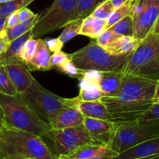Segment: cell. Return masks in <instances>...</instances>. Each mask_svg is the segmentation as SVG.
I'll return each instance as SVG.
<instances>
[{
  "instance_id": "6da1fadb",
  "label": "cell",
  "mask_w": 159,
  "mask_h": 159,
  "mask_svg": "<svg viewBox=\"0 0 159 159\" xmlns=\"http://www.w3.org/2000/svg\"><path fill=\"white\" fill-rule=\"evenodd\" d=\"M156 83L138 75H123L119 90L100 99L112 116V122L123 124L137 120L154 103Z\"/></svg>"
},
{
  "instance_id": "7a4b0ae2",
  "label": "cell",
  "mask_w": 159,
  "mask_h": 159,
  "mask_svg": "<svg viewBox=\"0 0 159 159\" xmlns=\"http://www.w3.org/2000/svg\"><path fill=\"white\" fill-rule=\"evenodd\" d=\"M3 159H55L42 138L27 131L0 128Z\"/></svg>"
},
{
  "instance_id": "3957f363",
  "label": "cell",
  "mask_w": 159,
  "mask_h": 159,
  "mask_svg": "<svg viewBox=\"0 0 159 159\" xmlns=\"http://www.w3.org/2000/svg\"><path fill=\"white\" fill-rule=\"evenodd\" d=\"M0 105L4 114L6 127L24 130L41 138L51 130L49 124L31 110L20 93L9 96L0 93Z\"/></svg>"
},
{
  "instance_id": "277c9868",
  "label": "cell",
  "mask_w": 159,
  "mask_h": 159,
  "mask_svg": "<svg viewBox=\"0 0 159 159\" xmlns=\"http://www.w3.org/2000/svg\"><path fill=\"white\" fill-rule=\"evenodd\" d=\"M131 53L116 54L91 41L84 48L70 54V60L81 70L123 73Z\"/></svg>"
},
{
  "instance_id": "5b68a950",
  "label": "cell",
  "mask_w": 159,
  "mask_h": 159,
  "mask_svg": "<svg viewBox=\"0 0 159 159\" xmlns=\"http://www.w3.org/2000/svg\"><path fill=\"white\" fill-rule=\"evenodd\" d=\"M20 95L31 110L49 125L61 110L70 107L66 98L60 97L48 91L36 79Z\"/></svg>"
},
{
  "instance_id": "8992f818",
  "label": "cell",
  "mask_w": 159,
  "mask_h": 159,
  "mask_svg": "<svg viewBox=\"0 0 159 159\" xmlns=\"http://www.w3.org/2000/svg\"><path fill=\"white\" fill-rule=\"evenodd\" d=\"M159 137V120L120 124L109 148L119 154L130 148Z\"/></svg>"
},
{
  "instance_id": "52a82bcc",
  "label": "cell",
  "mask_w": 159,
  "mask_h": 159,
  "mask_svg": "<svg viewBox=\"0 0 159 159\" xmlns=\"http://www.w3.org/2000/svg\"><path fill=\"white\" fill-rule=\"evenodd\" d=\"M43 138L50 141L48 148L55 159L67 155L87 144H98L92 140L84 124L62 129H51Z\"/></svg>"
},
{
  "instance_id": "ba28073f",
  "label": "cell",
  "mask_w": 159,
  "mask_h": 159,
  "mask_svg": "<svg viewBox=\"0 0 159 159\" xmlns=\"http://www.w3.org/2000/svg\"><path fill=\"white\" fill-rule=\"evenodd\" d=\"M76 0H54L51 6L40 14L32 29V37L37 38L63 28L71 21Z\"/></svg>"
},
{
  "instance_id": "9c48e42d",
  "label": "cell",
  "mask_w": 159,
  "mask_h": 159,
  "mask_svg": "<svg viewBox=\"0 0 159 159\" xmlns=\"http://www.w3.org/2000/svg\"><path fill=\"white\" fill-rule=\"evenodd\" d=\"M159 55V34L150 33L132 51L123 75H136L137 71Z\"/></svg>"
},
{
  "instance_id": "30bf717a",
  "label": "cell",
  "mask_w": 159,
  "mask_h": 159,
  "mask_svg": "<svg viewBox=\"0 0 159 159\" xmlns=\"http://www.w3.org/2000/svg\"><path fill=\"white\" fill-rule=\"evenodd\" d=\"M158 15L159 0H144L141 11L132 18L136 40L141 41L151 33Z\"/></svg>"
},
{
  "instance_id": "8fae6325",
  "label": "cell",
  "mask_w": 159,
  "mask_h": 159,
  "mask_svg": "<svg viewBox=\"0 0 159 159\" xmlns=\"http://www.w3.org/2000/svg\"><path fill=\"white\" fill-rule=\"evenodd\" d=\"M84 125L90 138L96 144L109 147L120 124L112 121L85 116Z\"/></svg>"
},
{
  "instance_id": "7c38bea8",
  "label": "cell",
  "mask_w": 159,
  "mask_h": 159,
  "mask_svg": "<svg viewBox=\"0 0 159 159\" xmlns=\"http://www.w3.org/2000/svg\"><path fill=\"white\" fill-rule=\"evenodd\" d=\"M112 159H159V137L130 148Z\"/></svg>"
},
{
  "instance_id": "4fadbf2b",
  "label": "cell",
  "mask_w": 159,
  "mask_h": 159,
  "mask_svg": "<svg viewBox=\"0 0 159 159\" xmlns=\"http://www.w3.org/2000/svg\"><path fill=\"white\" fill-rule=\"evenodd\" d=\"M3 66L11 82L20 94L24 93L35 79L25 62L9 64Z\"/></svg>"
},
{
  "instance_id": "5bb4252c",
  "label": "cell",
  "mask_w": 159,
  "mask_h": 159,
  "mask_svg": "<svg viewBox=\"0 0 159 159\" xmlns=\"http://www.w3.org/2000/svg\"><path fill=\"white\" fill-rule=\"evenodd\" d=\"M70 107L77 108L84 116L112 121V116L100 99L94 101H81L75 98L67 99Z\"/></svg>"
},
{
  "instance_id": "9a60e30c",
  "label": "cell",
  "mask_w": 159,
  "mask_h": 159,
  "mask_svg": "<svg viewBox=\"0 0 159 159\" xmlns=\"http://www.w3.org/2000/svg\"><path fill=\"white\" fill-rule=\"evenodd\" d=\"M84 118L82 113L77 108L68 107L61 110L51 120V129H62L76 127L84 124Z\"/></svg>"
},
{
  "instance_id": "2e32d148",
  "label": "cell",
  "mask_w": 159,
  "mask_h": 159,
  "mask_svg": "<svg viewBox=\"0 0 159 159\" xmlns=\"http://www.w3.org/2000/svg\"><path fill=\"white\" fill-rule=\"evenodd\" d=\"M31 37H33L32 30L22 35L21 37L11 41L7 50L0 55V65L24 62L20 57V51L25 42Z\"/></svg>"
},
{
  "instance_id": "e0dca14e",
  "label": "cell",
  "mask_w": 159,
  "mask_h": 159,
  "mask_svg": "<svg viewBox=\"0 0 159 159\" xmlns=\"http://www.w3.org/2000/svg\"><path fill=\"white\" fill-rule=\"evenodd\" d=\"M50 51L45 45L44 40L38 38V49L33 58L26 62L28 69L31 71H48L51 70L50 65Z\"/></svg>"
},
{
  "instance_id": "ac0fdd59",
  "label": "cell",
  "mask_w": 159,
  "mask_h": 159,
  "mask_svg": "<svg viewBox=\"0 0 159 159\" xmlns=\"http://www.w3.org/2000/svg\"><path fill=\"white\" fill-rule=\"evenodd\" d=\"M107 20L88 16L83 20L82 26L79 35L86 36L92 39H97L105 30Z\"/></svg>"
},
{
  "instance_id": "d6986e66",
  "label": "cell",
  "mask_w": 159,
  "mask_h": 159,
  "mask_svg": "<svg viewBox=\"0 0 159 159\" xmlns=\"http://www.w3.org/2000/svg\"><path fill=\"white\" fill-rule=\"evenodd\" d=\"M110 148L102 144H87L78 148L70 154L59 157V159H87L102 155L110 150Z\"/></svg>"
},
{
  "instance_id": "ffe728a7",
  "label": "cell",
  "mask_w": 159,
  "mask_h": 159,
  "mask_svg": "<svg viewBox=\"0 0 159 159\" xmlns=\"http://www.w3.org/2000/svg\"><path fill=\"white\" fill-rule=\"evenodd\" d=\"M123 73L102 72L99 86L104 96H112L119 90L123 81Z\"/></svg>"
},
{
  "instance_id": "44dd1931",
  "label": "cell",
  "mask_w": 159,
  "mask_h": 159,
  "mask_svg": "<svg viewBox=\"0 0 159 159\" xmlns=\"http://www.w3.org/2000/svg\"><path fill=\"white\" fill-rule=\"evenodd\" d=\"M79 94L76 97L79 100H98L104 96L98 83L90 82L83 78L79 79Z\"/></svg>"
},
{
  "instance_id": "7402d4cb",
  "label": "cell",
  "mask_w": 159,
  "mask_h": 159,
  "mask_svg": "<svg viewBox=\"0 0 159 159\" xmlns=\"http://www.w3.org/2000/svg\"><path fill=\"white\" fill-rule=\"evenodd\" d=\"M105 0H76V7L71 20L90 16L94 9Z\"/></svg>"
},
{
  "instance_id": "603a6c76",
  "label": "cell",
  "mask_w": 159,
  "mask_h": 159,
  "mask_svg": "<svg viewBox=\"0 0 159 159\" xmlns=\"http://www.w3.org/2000/svg\"><path fill=\"white\" fill-rule=\"evenodd\" d=\"M39 16H40V14H36L33 18L27 20V21L23 22V23H19L18 24L12 26V27L6 28L5 30H6V35H7L9 42L21 37L22 35L32 30L34 25L37 23V20H38Z\"/></svg>"
},
{
  "instance_id": "cb8c5ba5",
  "label": "cell",
  "mask_w": 159,
  "mask_h": 159,
  "mask_svg": "<svg viewBox=\"0 0 159 159\" xmlns=\"http://www.w3.org/2000/svg\"><path fill=\"white\" fill-rule=\"evenodd\" d=\"M83 20L84 19L78 18L68 22L64 26L62 34L59 35V40L62 43H65L68 42L69 40H71V39H73V37H76V36L79 35L81 26H82Z\"/></svg>"
},
{
  "instance_id": "d4e9b609",
  "label": "cell",
  "mask_w": 159,
  "mask_h": 159,
  "mask_svg": "<svg viewBox=\"0 0 159 159\" xmlns=\"http://www.w3.org/2000/svg\"><path fill=\"white\" fill-rule=\"evenodd\" d=\"M110 29L118 36L133 37L134 22L130 15H128L111 26Z\"/></svg>"
},
{
  "instance_id": "484cf974",
  "label": "cell",
  "mask_w": 159,
  "mask_h": 159,
  "mask_svg": "<svg viewBox=\"0 0 159 159\" xmlns=\"http://www.w3.org/2000/svg\"><path fill=\"white\" fill-rule=\"evenodd\" d=\"M34 0H12L7 2L0 3V16L7 17L12 12L26 7Z\"/></svg>"
},
{
  "instance_id": "4316f807",
  "label": "cell",
  "mask_w": 159,
  "mask_h": 159,
  "mask_svg": "<svg viewBox=\"0 0 159 159\" xmlns=\"http://www.w3.org/2000/svg\"><path fill=\"white\" fill-rule=\"evenodd\" d=\"M132 2H133V0H128V1L126 2L124 4L122 5L120 7L115 9L114 12H112V15L110 16V17L107 20L105 30L109 29L111 26H112L114 24H115V23H116L117 22L119 21L120 20L124 18L126 16L129 15Z\"/></svg>"
},
{
  "instance_id": "83f0119b",
  "label": "cell",
  "mask_w": 159,
  "mask_h": 159,
  "mask_svg": "<svg viewBox=\"0 0 159 159\" xmlns=\"http://www.w3.org/2000/svg\"><path fill=\"white\" fill-rule=\"evenodd\" d=\"M136 75L153 80H159V55L154 60L142 67Z\"/></svg>"
},
{
  "instance_id": "f1b7e54d",
  "label": "cell",
  "mask_w": 159,
  "mask_h": 159,
  "mask_svg": "<svg viewBox=\"0 0 159 159\" xmlns=\"http://www.w3.org/2000/svg\"><path fill=\"white\" fill-rule=\"evenodd\" d=\"M38 49V38L31 37L28 39L20 51V57L26 63L34 57Z\"/></svg>"
},
{
  "instance_id": "f546056e",
  "label": "cell",
  "mask_w": 159,
  "mask_h": 159,
  "mask_svg": "<svg viewBox=\"0 0 159 159\" xmlns=\"http://www.w3.org/2000/svg\"><path fill=\"white\" fill-rule=\"evenodd\" d=\"M0 93L9 96L18 94L17 89L11 82L3 65H0Z\"/></svg>"
},
{
  "instance_id": "4dcf8cb0",
  "label": "cell",
  "mask_w": 159,
  "mask_h": 159,
  "mask_svg": "<svg viewBox=\"0 0 159 159\" xmlns=\"http://www.w3.org/2000/svg\"><path fill=\"white\" fill-rule=\"evenodd\" d=\"M55 68L62 72V74H65L72 78H76V79H80L82 75L83 70L78 68L70 59L65 61V63L62 64L59 66L55 67Z\"/></svg>"
},
{
  "instance_id": "1f68e13d",
  "label": "cell",
  "mask_w": 159,
  "mask_h": 159,
  "mask_svg": "<svg viewBox=\"0 0 159 159\" xmlns=\"http://www.w3.org/2000/svg\"><path fill=\"white\" fill-rule=\"evenodd\" d=\"M114 10L115 9L110 0H105L94 9L90 16L97 17V18L103 19V20H108L114 12Z\"/></svg>"
},
{
  "instance_id": "d6a6232c",
  "label": "cell",
  "mask_w": 159,
  "mask_h": 159,
  "mask_svg": "<svg viewBox=\"0 0 159 159\" xmlns=\"http://www.w3.org/2000/svg\"><path fill=\"white\" fill-rule=\"evenodd\" d=\"M159 120V101L154 102L151 107L137 120L138 122H149Z\"/></svg>"
},
{
  "instance_id": "836d02e7",
  "label": "cell",
  "mask_w": 159,
  "mask_h": 159,
  "mask_svg": "<svg viewBox=\"0 0 159 159\" xmlns=\"http://www.w3.org/2000/svg\"><path fill=\"white\" fill-rule=\"evenodd\" d=\"M133 37H129V36H119V37H117L116 39L113 40L110 44L108 47H106L105 49L108 50L110 52L115 53L122 48L124 45H126V43H129V42L132 41V40H134Z\"/></svg>"
},
{
  "instance_id": "e575fe53",
  "label": "cell",
  "mask_w": 159,
  "mask_h": 159,
  "mask_svg": "<svg viewBox=\"0 0 159 159\" xmlns=\"http://www.w3.org/2000/svg\"><path fill=\"white\" fill-rule=\"evenodd\" d=\"M118 37H119V36L117 35L116 34H115V33L109 28V29L105 30L97 38L96 42L100 45V46L105 48L106 47L108 46V45Z\"/></svg>"
},
{
  "instance_id": "d590c367",
  "label": "cell",
  "mask_w": 159,
  "mask_h": 159,
  "mask_svg": "<svg viewBox=\"0 0 159 159\" xmlns=\"http://www.w3.org/2000/svg\"><path fill=\"white\" fill-rule=\"evenodd\" d=\"M70 54L63 52V51H59V52H55L50 57V65L51 68H55L56 66L62 65L65 63L68 60H70Z\"/></svg>"
},
{
  "instance_id": "8d00e7d4",
  "label": "cell",
  "mask_w": 159,
  "mask_h": 159,
  "mask_svg": "<svg viewBox=\"0 0 159 159\" xmlns=\"http://www.w3.org/2000/svg\"><path fill=\"white\" fill-rule=\"evenodd\" d=\"M45 45L48 48L51 52H59L62 51V48H63L64 43L58 38H46L44 40Z\"/></svg>"
},
{
  "instance_id": "74e56055",
  "label": "cell",
  "mask_w": 159,
  "mask_h": 159,
  "mask_svg": "<svg viewBox=\"0 0 159 159\" xmlns=\"http://www.w3.org/2000/svg\"><path fill=\"white\" fill-rule=\"evenodd\" d=\"M101 75H102L101 71H96V70H83L81 78L85 79L86 80H88L90 82L98 84L101 78Z\"/></svg>"
},
{
  "instance_id": "f35d334b",
  "label": "cell",
  "mask_w": 159,
  "mask_h": 159,
  "mask_svg": "<svg viewBox=\"0 0 159 159\" xmlns=\"http://www.w3.org/2000/svg\"><path fill=\"white\" fill-rule=\"evenodd\" d=\"M35 15L36 14L34 13V12H33L31 9H28V8H22L21 9L19 10L18 12L19 23H23V22L27 21V20L33 18Z\"/></svg>"
},
{
  "instance_id": "ab89813d",
  "label": "cell",
  "mask_w": 159,
  "mask_h": 159,
  "mask_svg": "<svg viewBox=\"0 0 159 159\" xmlns=\"http://www.w3.org/2000/svg\"><path fill=\"white\" fill-rule=\"evenodd\" d=\"M9 39H8L7 35H6V30H2L0 32V55L5 52L7 50L9 46Z\"/></svg>"
},
{
  "instance_id": "60d3db41",
  "label": "cell",
  "mask_w": 159,
  "mask_h": 159,
  "mask_svg": "<svg viewBox=\"0 0 159 159\" xmlns=\"http://www.w3.org/2000/svg\"><path fill=\"white\" fill-rule=\"evenodd\" d=\"M18 12L19 11L12 12L9 16H7V20H6V28H10L12 26H16L19 23V18H18Z\"/></svg>"
},
{
  "instance_id": "b9f144b4",
  "label": "cell",
  "mask_w": 159,
  "mask_h": 159,
  "mask_svg": "<svg viewBox=\"0 0 159 159\" xmlns=\"http://www.w3.org/2000/svg\"><path fill=\"white\" fill-rule=\"evenodd\" d=\"M118 154L116 152H114L113 150L110 149L108 152L106 153L102 154V155H96L94 157H92V158H87V159H112L115 155H117Z\"/></svg>"
},
{
  "instance_id": "7bdbcfd3",
  "label": "cell",
  "mask_w": 159,
  "mask_h": 159,
  "mask_svg": "<svg viewBox=\"0 0 159 159\" xmlns=\"http://www.w3.org/2000/svg\"><path fill=\"white\" fill-rule=\"evenodd\" d=\"M111 2H112V6H113L114 9H118V7L122 6V5L124 4L126 2H127L128 0H110Z\"/></svg>"
},
{
  "instance_id": "ee69618b",
  "label": "cell",
  "mask_w": 159,
  "mask_h": 159,
  "mask_svg": "<svg viewBox=\"0 0 159 159\" xmlns=\"http://www.w3.org/2000/svg\"><path fill=\"white\" fill-rule=\"evenodd\" d=\"M159 101V80L157 81V83H156L155 89H154V98H153V102H156Z\"/></svg>"
},
{
  "instance_id": "f6af8a7d",
  "label": "cell",
  "mask_w": 159,
  "mask_h": 159,
  "mask_svg": "<svg viewBox=\"0 0 159 159\" xmlns=\"http://www.w3.org/2000/svg\"><path fill=\"white\" fill-rule=\"evenodd\" d=\"M6 20H7V17L0 16V32H2V31L6 29Z\"/></svg>"
},
{
  "instance_id": "bcb514c9",
  "label": "cell",
  "mask_w": 159,
  "mask_h": 159,
  "mask_svg": "<svg viewBox=\"0 0 159 159\" xmlns=\"http://www.w3.org/2000/svg\"><path fill=\"white\" fill-rule=\"evenodd\" d=\"M2 127H6V123H5L2 109L1 105H0V128H2Z\"/></svg>"
},
{
  "instance_id": "7dc6e473",
  "label": "cell",
  "mask_w": 159,
  "mask_h": 159,
  "mask_svg": "<svg viewBox=\"0 0 159 159\" xmlns=\"http://www.w3.org/2000/svg\"><path fill=\"white\" fill-rule=\"evenodd\" d=\"M151 33H153V34H159V15H158V17H157V20H156L155 24H154V27H153L152 30H151Z\"/></svg>"
},
{
  "instance_id": "c3c4849f",
  "label": "cell",
  "mask_w": 159,
  "mask_h": 159,
  "mask_svg": "<svg viewBox=\"0 0 159 159\" xmlns=\"http://www.w3.org/2000/svg\"><path fill=\"white\" fill-rule=\"evenodd\" d=\"M0 158H2L3 159V155H2V152L1 145H0Z\"/></svg>"
},
{
  "instance_id": "681fc988",
  "label": "cell",
  "mask_w": 159,
  "mask_h": 159,
  "mask_svg": "<svg viewBox=\"0 0 159 159\" xmlns=\"http://www.w3.org/2000/svg\"><path fill=\"white\" fill-rule=\"evenodd\" d=\"M10 1H12V0H0V3L7 2H10Z\"/></svg>"
},
{
  "instance_id": "f907efd6",
  "label": "cell",
  "mask_w": 159,
  "mask_h": 159,
  "mask_svg": "<svg viewBox=\"0 0 159 159\" xmlns=\"http://www.w3.org/2000/svg\"><path fill=\"white\" fill-rule=\"evenodd\" d=\"M0 159H2V158H0Z\"/></svg>"
},
{
  "instance_id": "816d5d0a",
  "label": "cell",
  "mask_w": 159,
  "mask_h": 159,
  "mask_svg": "<svg viewBox=\"0 0 159 159\" xmlns=\"http://www.w3.org/2000/svg\"><path fill=\"white\" fill-rule=\"evenodd\" d=\"M57 159H59V158H57Z\"/></svg>"
}]
</instances>
